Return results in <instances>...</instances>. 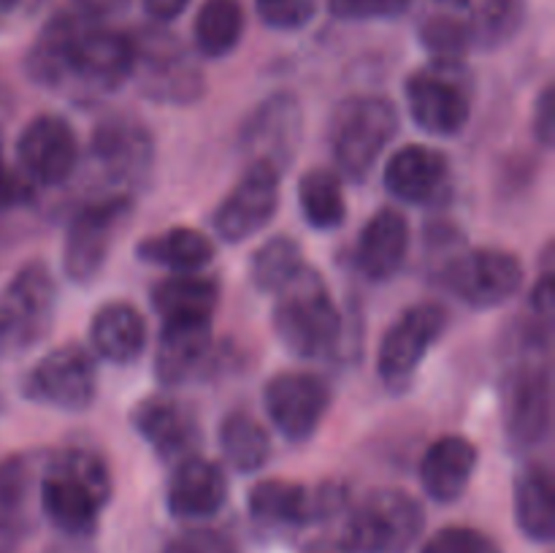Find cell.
Wrapping results in <instances>:
<instances>
[{"mask_svg":"<svg viewBox=\"0 0 555 553\" xmlns=\"http://www.w3.org/2000/svg\"><path fill=\"white\" fill-rule=\"evenodd\" d=\"M33 85L70 98H101L135 74V41L101 20L60 11L25 54Z\"/></svg>","mask_w":555,"mask_h":553,"instance_id":"cell-1","label":"cell"},{"mask_svg":"<svg viewBox=\"0 0 555 553\" xmlns=\"http://www.w3.org/2000/svg\"><path fill=\"white\" fill-rule=\"evenodd\" d=\"M320 0H255L260 22L274 30H301L318 16Z\"/></svg>","mask_w":555,"mask_h":553,"instance_id":"cell-37","label":"cell"},{"mask_svg":"<svg viewBox=\"0 0 555 553\" xmlns=\"http://www.w3.org/2000/svg\"><path fill=\"white\" fill-rule=\"evenodd\" d=\"M515 518L520 531L534 542L555 537V488L547 464L531 461L515 477Z\"/></svg>","mask_w":555,"mask_h":553,"instance_id":"cell-27","label":"cell"},{"mask_svg":"<svg viewBox=\"0 0 555 553\" xmlns=\"http://www.w3.org/2000/svg\"><path fill=\"white\" fill-rule=\"evenodd\" d=\"M108 499L112 475L98 453L70 448L43 459L38 475V510L63 535H92Z\"/></svg>","mask_w":555,"mask_h":553,"instance_id":"cell-3","label":"cell"},{"mask_svg":"<svg viewBox=\"0 0 555 553\" xmlns=\"http://www.w3.org/2000/svg\"><path fill=\"white\" fill-rule=\"evenodd\" d=\"M442 14L459 20L472 49H499L513 41L529 14V0H431Z\"/></svg>","mask_w":555,"mask_h":553,"instance_id":"cell-23","label":"cell"},{"mask_svg":"<svg viewBox=\"0 0 555 553\" xmlns=\"http://www.w3.org/2000/svg\"><path fill=\"white\" fill-rule=\"evenodd\" d=\"M263 404L282 437L304 442L323 423L331 407V390L325 380L312 372H280L266 383Z\"/></svg>","mask_w":555,"mask_h":553,"instance_id":"cell-14","label":"cell"},{"mask_svg":"<svg viewBox=\"0 0 555 553\" xmlns=\"http://www.w3.org/2000/svg\"><path fill=\"white\" fill-rule=\"evenodd\" d=\"M426 526L421 502L399 488H377L347 510L341 545L350 553H406Z\"/></svg>","mask_w":555,"mask_h":553,"instance_id":"cell-6","label":"cell"},{"mask_svg":"<svg viewBox=\"0 0 555 553\" xmlns=\"http://www.w3.org/2000/svg\"><path fill=\"white\" fill-rule=\"evenodd\" d=\"M531 130H534V139L540 141L542 146L553 144L555 133V98H553V85L542 87L540 98L534 103V117H531Z\"/></svg>","mask_w":555,"mask_h":553,"instance_id":"cell-41","label":"cell"},{"mask_svg":"<svg viewBox=\"0 0 555 553\" xmlns=\"http://www.w3.org/2000/svg\"><path fill=\"white\" fill-rule=\"evenodd\" d=\"M339 504V488H307L282 477L255 483L247 497L249 515L271 529H301L331 515Z\"/></svg>","mask_w":555,"mask_h":553,"instance_id":"cell-17","label":"cell"},{"mask_svg":"<svg viewBox=\"0 0 555 553\" xmlns=\"http://www.w3.org/2000/svg\"><path fill=\"white\" fill-rule=\"evenodd\" d=\"M524 263L499 247H472L453 255L442 269V285L472 309H496L524 285Z\"/></svg>","mask_w":555,"mask_h":553,"instance_id":"cell-9","label":"cell"},{"mask_svg":"<svg viewBox=\"0 0 555 553\" xmlns=\"http://www.w3.org/2000/svg\"><path fill=\"white\" fill-rule=\"evenodd\" d=\"M301 128L304 119L298 98L293 92H274L247 117L238 136V146L249 160L271 163L282 173L296 160Z\"/></svg>","mask_w":555,"mask_h":553,"instance_id":"cell-16","label":"cell"},{"mask_svg":"<svg viewBox=\"0 0 555 553\" xmlns=\"http://www.w3.org/2000/svg\"><path fill=\"white\" fill-rule=\"evenodd\" d=\"M135 258L160 266V269H171L173 274H188V271H198L211 263L215 244L198 228L173 226L141 239L135 244Z\"/></svg>","mask_w":555,"mask_h":553,"instance_id":"cell-28","label":"cell"},{"mask_svg":"<svg viewBox=\"0 0 555 553\" xmlns=\"http://www.w3.org/2000/svg\"><path fill=\"white\" fill-rule=\"evenodd\" d=\"M450 163L434 146L406 144L385 166V188L404 204H428L442 193Z\"/></svg>","mask_w":555,"mask_h":553,"instance_id":"cell-24","label":"cell"},{"mask_svg":"<svg viewBox=\"0 0 555 553\" xmlns=\"http://www.w3.org/2000/svg\"><path fill=\"white\" fill-rule=\"evenodd\" d=\"M130 215L128 195H106L81 206L65 231L63 271L76 285H90L106 266L114 236Z\"/></svg>","mask_w":555,"mask_h":553,"instance_id":"cell-11","label":"cell"},{"mask_svg":"<svg viewBox=\"0 0 555 553\" xmlns=\"http://www.w3.org/2000/svg\"><path fill=\"white\" fill-rule=\"evenodd\" d=\"M280 177L282 173L271 163L249 160L247 171L217 204L211 231L231 244L247 242L249 236L263 231L280 209Z\"/></svg>","mask_w":555,"mask_h":553,"instance_id":"cell-13","label":"cell"},{"mask_svg":"<svg viewBox=\"0 0 555 553\" xmlns=\"http://www.w3.org/2000/svg\"><path fill=\"white\" fill-rule=\"evenodd\" d=\"M22 394L36 404L65 412H85L98 396V369L90 352L76 342L38 358L22 380Z\"/></svg>","mask_w":555,"mask_h":553,"instance_id":"cell-10","label":"cell"},{"mask_svg":"<svg viewBox=\"0 0 555 553\" xmlns=\"http://www.w3.org/2000/svg\"><path fill=\"white\" fill-rule=\"evenodd\" d=\"M298 204H301L304 220L318 231H334L345 222L347 201L341 190L339 173L328 168H312L298 182Z\"/></svg>","mask_w":555,"mask_h":553,"instance_id":"cell-33","label":"cell"},{"mask_svg":"<svg viewBox=\"0 0 555 553\" xmlns=\"http://www.w3.org/2000/svg\"><path fill=\"white\" fill-rule=\"evenodd\" d=\"M20 171L41 188L63 184L79 163V139L68 119L57 114H38L16 139Z\"/></svg>","mask_w":555,"mask_h":553,"instance_id":"cell-15","label":"cell"},{"mask_svg":"<svg viewBox=\"0 0 555 553\" xmlns=\"http://www.w3.org/2000/svg\"><path fill=\"white\" fill-rule=\"evenodd\" d=\"M448 312L437 301H421L406 307L383 334L377 352V372L385 385L401 388L415 377L423 358L442 336Z\"/></svg>","mask_w":555,"mask_h":553,"instance_id":"cell-12","label":"cell"},{"mask_svg":"<svg viewBox=\"0 0 555 553\" xmlns=\"http://www.w3.org/2000/svg\"><path fill=\"white\" fill-rule=\"evenodd\" d=\"M152 144L150 130L133 114H108L92 130V157L117 182H139L150 171Z\"/></svg>","mask_w":555,"mask_h":553,"instance_id":"cell-19","label":"cell"},{"mask_svg":"<svg viewBox=\"0 0 555 553\" xmlns=\"http://www.w3.org/2000/svg\"><path fill=\"white\" fill-rule=\"evenodd\" d=\"M211 350V318L163 320L155 350V377L160 385H182L206 363Z\"/></svg>","mask_w":555,"mask_h":553,"instance_id":"cell-21","label":"cell"},{"mask_svg":"<svg viewBox=\"0 0 555 553\" xmlns=\"http://www.w3.org/2000/svg\"><path fill=\"white\" fill-rule=\"evenodd\" d=\"M399 108L383 95H352L331 119V155L341 177L363 182L399 133Z\"/></svg>","mask_w":555,"mask_h":553,"instance_id":"cell-5","label":"cell"},{"mask_svg":"<svg viewBox=\"0 0 555 553\" xmlns=\"http://www.w3.org/2000/svg\"><path fill=\"white\" fill-rule=\"evenodd\" d=\"M90 342L112 363H133L146 347L144 314L128 301H108L92 314Z\"/></svg>","mask_w":555,"mask_h":553,"instance_id":"cell-26","label":"cell"},{"mask_svg":"<svg viewBox=\"0 0 555 553\" xmlns=\"http://www.w3.org/2000/svg\"><path fill=\"white\" fill-rule=\"evenodd\" d=\"M421 553H502V548L486 531L472 526H448L434 531Z\"/></svg>","mask_w":555,"mask_h":553,"instance_id":"cell-36","label":"cell"},{"mask_svg":"<svg viewBox=\"0 0 555 553\" xmlns=\"http://www.w3.org/2000/svg\"><path fill=\"white\" fill-rule=\"evenodd\" d=\"M57 314V285L43 260L22 266L0 291V358H20L49 336Z\"/></svg>","mask_w":555,"mask_h":553,"instance_id":"cell-7","label":"cell"},{"mask_svg":"<svg viewBox=\"0 0 555 553\" xmlns=\"http://www.w3.org/2000/svg\"><path fill=\"white\" fill-rule=\"evenodd\" d=\"M410 253V222L393 206L374 211L356 244V266L369 282H388L399 274Z\"/></svg>","mask_w":555,"mask_h":553,"instance_id":"cell-22","label":"cell"},{"mask_svg":"<svg viewBox=\"0 0 555 553\" xmlns=\"http://www.w3.org/2000/svg\"><path fill=\"white\" fill-rule=\"evenodd\" d=\"M33 198V182L20 171L9 166L0 155V211L16 209Z\"/></svg>","mask_w":555,"mask_h":553,"instance_id":"cell-40","label":"cell"},{"mask_svg":"<svg viewBox=\"0 0 555 553\" xmlns=\"http://www.w3.org/2000/svg\"><path fill=\"white\" fill-rule=\"evenodd\" d=\"M16 5H20V0H0V20H3V16H9Z\"/></svg>","mask_w":555,"mask_h":553,"instance_id":"cell-44","label":"cell"},{"mask_svg":"<svg viewBox=\"0 0 555 553\" xmlns=\"http://www.w3.org/2000/svg\"><path fill=\"white\" fill-rule=\"evenodd\" d=\"M135 434L168 464H179L188 455H195L201 445L198 417L182 401L168 396H146L130 415Z\"/></svg>","mask_w":555,"mask_h":553,"instance_id":"cell-18","label":"cell"},{"mask_svg":"<svg viewBox=\"0 0 555 553\" xmlns=\"http://www.w3.org/2000/svg\"><path fill=\"white\" fill-rule=\"evenodd\" d=\"M477 470V448L461 434L439 437L421 461L423 491L439 504H450L464 497Z\"/></svg>","mask_w":555,"mask_h":553,"instance_id":"cell-25","label":"cell"},{"mask_svg":"<svg viewBox=\"0 0 555 553\" xmlns=\"http://www.w3.org/2000/svg\"><path fill=\"white\" fill-rule=\"evenodd\" d=\"M160 553H242L231 537L217 529H188L173 537Z\"/></svg>","mask_w":555,"mask_h":553,"instance_id":"cell-39","label":"cell"},{"mask_svg":"<svg viewBox=\"0 0 555 553\" xmlns=\"http://www.w3.org/2000/svg\"><path fill=\"white\" fill-rule=\"evenodd\" d=\"M220 450L236 472H258L271 455V437L249 412H228L220 423Z\"/></svg>","mask_w":555,"mask_h":553,"instance_id":"cell-32","label":"cell"},{"mask_svg":"<svg viewBox=\"0 0 555 553\" xmlns=\"http://www.w3.org/2000/svg\"><path fill=\"white\" fill-rule=\"evenodd\" d=\"M228 477L217 461L188 455L171 472L166 491L168 513L179 520L211 518L225 504Z\"/></svg>","mask_w":555,"mask_h":553,"instance_id":"cell-20","label":"cell"},{"mask_svg":"<svg viewBox=\"0 0 555 553\" xmlns=\"http://www.w3.org/2000/svg\"><path fill=\"white\" fill-rule=\"evenodd\" d=\"M271 325L285 350L296 358H323L336 350L341 336V312L320 271L307 263L285 287L276 291Z\"/></svg>","mask_w":555,"mask_h":553,"instance_id":"cell-4","label":"cell"},{"mask_svg":"<svg viewBox=\"0 0 555 553\" xmlns=\"http://www.w3.org/2000/svg\"><path fill=\"white\" fill-rule=\"evenodd\" d=\"M244 25L242 0H204L193 22L195 47L209 60L225 57L242 41Z\"/></svg>","mask_w":555,"mask_h":553,"instance_id":"cell-31","label":"cell"},{"mask_svg":"<svg viewBox=\"0 0 555 553\" xmlns=\"http://www.w3.org/2000/svg\"><path fill=\"white\" fill-rule=\"evenodd\" d=\"M551 336L553 325L526 318L518 356L502 377V432L515 453L537 448L551 432Z\"/></svg>","mask_w":555,"mask_h":553,"instance_id":"cell-2","label":"cell"},{"mask_svg":"<svg viewBox=\"0 0 555 553\" xmlns=\"http://www.w3.org/2000/svg\"><path fill=\"white\" fill-rule=\"evenodd\" d=\"M406 106L421 130L455 136L472 117V74L464 60H431L406 79Z\"/></svg>","mask_w":555,"mask_h":553,"instance_id":"cell-8","label":"cell"},{"mask_svg":"<svg viewBox=\"0 0 555 553\" xmlns=\"http://www.w3.org/2000/svg\"><path fill=\"white\" fill-rule=\"evenodd\" d=\"M417 38H421L423 49L434 54V60H464V54L472 49L469 33L442 11H431L417 25Z\"/></svg>","mask_w":555,"mask_h":553,"instance_id":"cell-35","label":"cell"},{"mask_svg":"<svg viewBox=\"0 0 555 553\" xmlns=\"http://www.w3.org/2000/svg\"><path fill=\"white\" fill-rule=\"evenodd\" d=\"M152 307L163 320L168 318H211L220 304V282L215 276L173 274L152 287Z\"/></svg>","mask_w":555,"mask_h":553,"instance_id":"cell-30","label":"cell"},{"mask_svg":"<svg viewBox=\"0 0 555 553\" xmlns=\"http://www.w3.org/2000/svg\"><path fill=\"white\" fill-rule=\"evenodd\" d=\"M79 14L92 16V20H106V16L122 14L130 5V0H74Z\"/></svg>","mask_w":555,"mask_h":553,"instance_id":"cell-42","label":"cell"},{"mask_svg":"<svg viewBox=\"0 0 555 553\" xmlns=\"http://www.w3.org/2000/svg\"><path fill=\"white\" fill-rule=\"evenodd\" d=\"M144 11L155 22H171L190 5V0H141Z\"/></svg>","mask_w":555,"mask_h":553,"instance_id":"cell-43","label":"cell"},{"mask_svg":"<svg viewBox=\"0 0 555 553\" xmlns=\"http://www.w3.org/2000/svg\"><path fill=\"white\" fill-rule=\"evenodd\" d=\"M412 0H328L331 16L341 22H369V20H396L406 14Z\"/></svg>","mask_w":555,"mask_h":553,"instance_id":"cell-38","label":"cell"},{"mask_svg":"<svg viewBox=\"0 0 555 553\" xmlns=\"http://www.w3.org/2000/svg\"><path fill=\"white\" fill-rule=\"evenodd\" d=\"M36 455L0 461V537L16 540L33 526V497H38Z\"/></svg>","mask_w":555,"mask_h":553,"instance_id":"cell-29","label":"cell"},{"mask_svg":"<svg viewBox=\"0 0 555 553\" xmlns=\"http://www.w3.org/2000/svg\"><path fill=\"white\" fill-rule=\"evenodd\" d=\"M307 266L301 247L291 236H271L249 260V280L260 293H276Z\"/></svg>","mask_w":555,"mask_h":553,"instance_id":"cell-34","label":"cell"}]
</instances>
